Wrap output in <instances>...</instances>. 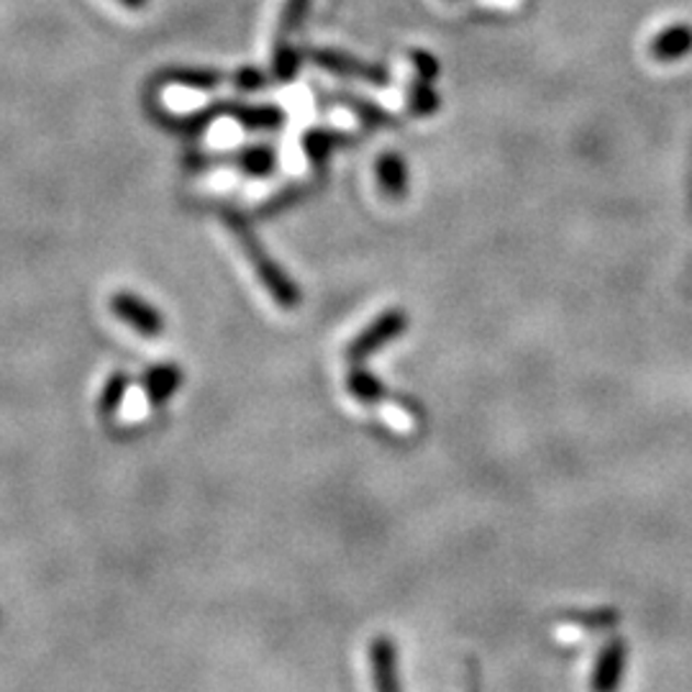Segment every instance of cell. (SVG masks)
Returning a JSON list of instances; mask_svg holds the SVG:
<instances>
[{"mask_svg":"<svg viewBox=\"0 0 692 692\" xmlns=\"http://www.w3.org/2000/svg\"><path fill=\"white\" fill-rule=\"evenodd\" d=\"M224 220H226L228 231L234 234V239H237V245L241 247V252H245L249 264H252L254 275L260 277V283L264 285V291L270 293V298L275 300L280 308H285V310L298 308L300 306L298 285H295L293 280H291V275H287V272L280 268L275 260H272L262 241L257 239V234L252 231V226L247 224V218H241L239 213L226 211Z\"/></svg>","mask_w":692,"mask_h":692,"instance_id":"obj_1","label":"cell"},{"mask_svg":"<svg viewBox=\"0 0 692 692\" xmlns=\"http://www.w3.org/2000/svg\"><path fill=\"white\" fill-rule=\"evenodd\" d=\"M408 329V314L400 308H390L385 314H379L362 333H356V339L349 344L347 356L352 362H364L370 354H375L377 349H383L400 337Z\"/></svg>","mask_w":692,"mask_h":692,"instance_id":"obj_2","label":"cell"},{"mask_svg":"<svg viewBox=\"0 0 692 692\" xmlns=\"http://www.w3.org/2000/svg\"><path fill=\"white\" fill-rule=\"evenodd\" d=\"M111 314L118 318L121 324H126L128 329H134L141 337L155 339L165 331V316L159 314L155 306H149L147 300L139 298L134 293H113L111 295Z\"/></svg>","mask_w":692,"mask_h":692,"instance_id":"obj_3","label":"cell"},{"mask_svg":"<svg viewBox=\"0 0 692 692\" xmlns=\"http://www.w3.org/2000/svg\"><path fill=\"white\" fill-rule=\"evenodd\" d=\"M308 57L314 59V65L324 67V70L331 75H339V78L362 80L370 82V86H387V82H390V75H387L385 67H379L375 63H364V59H356L352 55H347V52L314 49Z\"/></svg>","mask_w":692,"mask_h":692,"instance_id":"obj_4","label":"cell"},{"mask_svg":"<svg viewBox=\"0 0 692 692\" xmlns=\"http://www.w3.org/2000/svg\"><path fill=\"white\" fill-rule=\"evenodd\" d=\"M626 657H628L626 642H623L621 636L608 638L595 659V669H592V680H590L592 692H619L623 672H626Z\"/></svg>","mask_w":692,"mask_h":692,"instance_id":"obj_5","label":"cell"},{"mask_svg":"<svg viewBox=\"0 0 692 692\" xmlns=\"http://www.w3.org/2000/svg\"><path fill=\"white\" fill-rule=\"evenodd\" d=\"M372 661V680H375L377 692H400L398 677V651L390 636H377L370 646Z\"/></svg>","mask_w":692,"mask_h":692,"instance_id":"obj_6","label":"cell"},{"mask_svg":"<svg viewBox=\"0 0 692 692\" xmlns=\"http://www.w3.org/2000/svg\"><path fill=\"white\" fill-rule=\"evenodd\" d=\"M377 172V185L383 190L385 197L390 201H402L408 195V162L402 159L398 151H383L375 165Z\"/></svg>","mask_w":692,"mask_h":692,"instance_id":"obj_7","label":"cell"},{"mask_svg":"<svg viewBox=\"0 0 692 692\" xmlns=\"http://www.w3.org/2000/svg\"><path fill=\"white\" fill-rule=\"evenodd\" d=\"M692 52V26L674 24L661 29L651 42V57L659 63H677Z\"/></svg>","mask_w":692,"mask_h":692,"instance_id":"obj_8","label":"cell"},{"mask_svg":"<svg viewBox=\"0 0 692 692\" xmlns=\"http://www.w3.org/2000/svg\"><path fill=\"white\" fill-rule=\"evenodd\" d=\"M220 116H231L249 128H277L285 124V111L277 105H247V103H220Z\"/></svg>","mask_w":692,"mask_h":692,"instance_id":"obj_9","label":"cell"},{"mask_svg":"<svg viewBox=\"0 0 692 692\" xmlns=\"http://www.w3.org/2000/svg\"><path fill=\"white\" fill-rule=\"evenodd\" d=\"M231 162L237 165L241 172L252 174V178H268V174L275 172L277 155L275 147H270V144H257V147L237 151V155L231 157Z\"/></svg>","mask_w":692,"mask_h":692,"instance_id":"obj_10","label":"cell"},{"mask_svg":"<svg viewBox=\"0 0 692 692\" xmlns=\"http://www.w3.org/2000/svg\"><path fill=\"white\" fill-rule=\"evenodd\" d=\"M180 383L182 372L174 367V364H157V367H151L147 372V377H144V387H147L149 400L155 402V406H162V402L178 390Z\"/></svg>","mask_w":692,"mask_h":692,"instance_id":"obj_11","label":"cell"},{"mask_svg":"<svg viewBox=\"0 0 692 692\" xmlns=\"http://www.w3.org/2000/svg\"><path fill=\"white\" fill-rule=\"evenodd\" d=\"M408 109L418 118H429L439 111V95L433 90V80L416 72L408 88Z\"/></svg>","mask_w":692,"mask_h":692,"instance_id":"obj_12","label":"cell"},{"mask_svg":"<svg viewBox=\"0 0 692 692\" xmlns=\"http://www.w3.org/2000/svg\"><path fill=\"white\" fill-rule=\"evenodd\" d=\"M300 144L303 149H306L310 162L324 165L331 151L337 149L339 144H344V136H339L337 132H326V128H310V132L303 136Z\"/></svg>","mask_w":692,"mask_h":692,"instance_id":"obj_13","label":"cell"},{"mask_svg":"<svg viewBox=\"0 0 692 692\" xmlns=\"http://www.w3.org/2000/svg\"><path fill=\"white\" fill-rule=\"evenodd\" d=\"M347 387H349V393L362 402H377V400H383V395H385V385L379 383L372 372L362 367H354L352 372H349Z\"/></svg>","mask_w":692,"mask_h":692,"instance_id":"obj_14","label":"cell"},{"mask_svg":"<svg viewBox=\"0 0 692 692\" xmlns=\"http://www.w3.org/2000/svg\"><path fill=\"white\" fill-rule=\"evenodd\" d=\"M295 72H298V52L291 47L287 39H277L275 42V55H272V75L277 80H293Z\"/></svg>","mask_w":692,"mask_h":692,"instance_id":"obj_15","label":"cell"},{"mask_svg":"<svg viewBox=\"0 0 692 692\" xmlns=\"http://www.w3.org/2000/svg\"><path fill=\"white\" fill-rule=\"evenodd\" d=\"M308 11H310V0H285L283 13H280L277 39H287L293 32H298V26L308 16Z\"/></svg>","mask_w":692,"mask_h":692,"instance_id":"obj_16","label":"cell"},{"mask_svg":"<svg viewBox=\"0 0 692 692\" xmlns=\"http://www.w3.org/2000/svg\"><path fill=\"white\" fill-rule=\"evenodd\" d=\"M341 103H347L356 116H360L367 126H387L393 124V116L385 109H379L377 103L367 101V98H341Z\"/></svg>","mask_w":692,"mask_h":692,"instance_id":"obj_17","label":"cell"},{"mask_svg":"<svg viewBox=\"0 0 692 692\" xmlns=\"http://www.w3.org/2000/svg\"><path fill=\"white\" fill-rule=\"evenodd\" d=\"M619 619H621V613L611 611V608H598V611H590V613H572V615H569V621H572L577 628H585V631L613 628L615 623H619Z\"/></svg>","mask_w":692,"mask_h":692,"instance_id":"obj_18","label":"cell"},{"mask_svg":"<svg viewBox=\"0 0 692 692\" xmlns=\"http://www.w3.org/2000/svg\"><path fill=\"white\" fill-rule=\"evenodd\" d=\"M126 385H128V377L124 375V372H116V375H113L109 383H105L103 395H101V413L103 416L116 413L121 402H124Z\"/></svg>","mask_w":692,"mask_h":692,"instance_id":"obj_19","label":"cell"},{"mask_svg":"<svg viewBox=\"0 0 692 692\" xmlns=\"http://www.w3.org/2000/svg\"><path fill=\"white\" fill-rule=\"evenodd\" d=\"M167 80L180 82V86L211 90L218 86L220 78H218V72H213V70H172L170 75H167Z\"/></svg>","mask_w":692,"mask_h":692,"instance_id":"obj_20","label":"cell"},{"mask_svg":"<svg viewBox=\"0 0 692 692\" xmlns=\"http://www.w3.org/2000/svg\"><path fill=\"white\" fill-rule=\"evenodd\" d=\"M234 82H237V88L252 93V90H260L264 86V75L260 70H254V67H247V70H239L234 75Z\"/></svg>","mask_w":692,"mask_h":692,"instance_id":"obj_21","label":"cell"},{"mask_svg":"<svg viewBox=\"0 0 692 692\" xmlns=\"http://www.w3.org/2000/svg\"><path fill=\"white\" fill-rule=\"evenodd\" d=\"M118 3H124L126 9H132V11H139V9H144V5L149 3V0H118Z\"/></svg>","mask_w":692,"mask_h":692,"instance_id":"obj_22","label":"cell"}]
</instances>
